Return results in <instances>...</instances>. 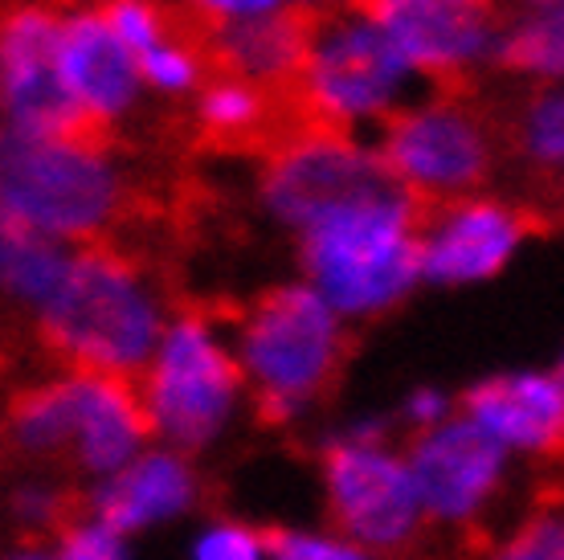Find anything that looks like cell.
<instances>
[{
    "label": "cell",
    "mask_w": 564,
    "mask_h": 560,
    "mask_svg": "<svg viewBox=\"0 0 564 560\" xmlns=\"http://www.w3.org/2000/svg\"><path fill=\"white\" fill-rule=\"evenodd\" d=\"M4 560H57V552H54V540H17L9 552H4Z\"/></svg>",
    "instance_id": "f546056e"
},
{
    "label": "cell",
    "mask_w": 564,
    "mask_h": 560,
    "mask_svg": "<svg viewBox=\"0 0 564 560\" xmlns=\"http://www.w3.org/2000/svg\"><path fill=\"white\" fill-rule=\"evenodd\" d=\"M176 308L140 254L115 241L78 246L54 299L33 315V340L54 368L135 380Z\"/></svg>",
    "instance_id": "6da1fadb"
},
{
    "label": "cell",
    "mask_w": 564,
    "mask_h": 560,
    "mask_svg": "<svg viewBox=\"0 0 564 560\" xmlns=\"http://www.w3.org/2000/svg\"><path fill=\"white\" fill-rule=\"evenodd\" d=\"M410 71L393 37L368 21L352 0H339L324 4L315 17L295 95L315 123L348 131L360 119H393Z\"/></svg>",
    "instance_id": "9c48e42d"
},
{
    "label": "cell",
    "mask_w": 564,
    "mask_h": 560,
    "mask_svg": "<svg viewBox=\"0 0 564 560\" xmlns=\"http://www.w3.org/2000/svg\"><path fill=\"white\" fill-rule=\"evenodd\" d=\"M4 225H21L66 246H99L140 209L111 143L21 140L4 136Z\"/></svg>",
    "instance_id": "52a82bcc"
},
{
    "label": "cell",
    "mask_w": 564,
    "mask_h": 560,
    "mask_svg": "<svg viewBox=\"0 0 564 560\" xmlns=\"http://www.w3.org/2000/svg\"><path fill=\"white\" fill-rule=\"evenodd\" d=\"M99 13L107 17V25L123 37L131 54L143 57L169 42V21H164V4L155 0H102Z\"/></svg>",
    "instance_id": "484cf974"
},
{
    "label": "cell",
    "mask_w": 564,
    "mask_h": 560,
    "mask_svg": "<svg viewBox=\"0 0 564 560\" xmlns=\"http://www.w3.org/2000/svg\"><path fill=\"white\" fill-rule=\"evenodd\" d=\"M128 536H119L111 524H102L99 516L90 511H78V516L54 536V552L57 560H135L131 557Z\"/></svg>",
    "instance_id": "d4e9b609"
},
{
    "label": "cell",
    "mask_w": 564,
    "mask_h": 560,
    "mask_svg": "<svg viewBox=\"0 0 564 560\" xmlns=\"http://www.w3.org/2000/svg\"><path fill=\"white\" fill-rule=\"evenodd\" d=\"M516 9V13H523V21L528 17H549V13H561L564 0H499V9Z\"/></svg>",
    "instance_id": "4dcf8cb0"
},
{
    "label": "cell",
    "mask_w": 564,
    "mask_h": 560,
    "mask_svg": "<svg viewBox=\"0 0 564 560\" xmlns=\"http://www.w3.org/2000/svg\"><path fill=\"white\" fill-rule=\"evenodd\" d=\"M540 229L536 209L491 196H463L434 205L422 234V274L437 287L487 282L508 267L520 241Z\"/></svg>",
    "instance_id": "9a60e30c"
},
{
    "label": "cell",
    "mask_w": 564,
    "mask_h": 560,
    "mask_svg": "<svg viewBox=\"0 0 564 560\" xmlns=\"http://www.w3.org/2000/svg\"><path fill=\"white\" fill-rule=\"evenodd\" d=\"M66 21L54 4L21 0L4 17V111L21 140L111 143V127L86 115L62 83Z\"/></svg>",
    "instance_id": "8fae6325"
},
{
    "label": "cell",
    "mask_w": 564,
    "mask_h": 560,
    "mask_svg": "<svg viewBox=\"0 0 564 560\" xmlns=\"http://www.w3.org/2000/svg\"><path fill=\"white\" fill-rule=\"evenodd\" d=\"M62 83L74 103L99 123L111 127L119 115H128L140 98L143 71L123 37L107 25L99 9L74 13L62 33Z\"/></svg>",
    "instance_id": "e0dca14e"
},
{
    "label": "cell",
    "mask_w": 564,
    "mask_h": 560,
    "mask_svg": "<svg viewBox=\"0 0 564 560\" xmlns=\"http://www.w3.org/2000/svg\"><path fill=\"white\" fill-rule=\"evenodd\" d=\"M83 511V491L57 471H25L9 487V516L25 540H54Z\"/></svg>",
    "instance_id": "ffe728a7"
},
{
    "label": "cell",
    "mask_w": 564,
    "mask_h": 560,
    "mask_svg": "<svg viewBox=\"0 0 564 560\" xmlns=\"http://www.w3.org/2000/svg\"><path fill=\"white\" fill-rule=\"evenodd\" d=\"M397 189L381 152L352 140V131L311 123L262 160V205L299 234L311 222L365 196Z\"/></svg>",
    "instance_id": "30bf717a"
},
{
    "label": "cell",
    "mask_w": 564,
    "mask_h": 560,
    "mask_svg": "<svg viewBox=\"0 0 564 560\" xmlns=\"http://www.w3.org/2000/svg\"><path fill=\"white\" fill-rule=\"evenodd\" d=\"M556 377L564 380V352H561V360H556Z\"/></svg>",
    "instance_id": "d6a6232c"
},
{
    "label": "cell",
    "mask_w": 564,
    "mask_h": 560,
    "mask_svg": "<svg viewBox=\"0 0 564 560\" xmlns=\"http://www.w3.org/2000/svg\"><path fill=\"white\" fill-rule=\"evenodd\" d=\"M503 131L470 90H442L430 103L384 119L381 155L393 181L425 205H451L495 176Z\"/></svg>",
    "instance_id": "ba28073f"
},
{
    "label": "cell",
    "mask_w": 564,
    "mask_h": 560,
    "mask_svg": "<svg viewBox=\"0 0 564 560\" xmlns=\"http://www.w3.org/2000/svg\"><path fill=\"white\" fill-rule=\"evenodd\" d=\"M4 438L25 471H57L83 483V491L123 471L155 442L135 380L83 368H50L17 385Z\"/></svg>",
    "instance_id": "7a4b0ae2"
},
{
    "label": "cell",
    "mask_w": 564,
    "mask_h": 560,
    "mask_svg": "<svg viewBox=\"0 0 564 560\" xmlns=\"http://www.w3.org/2000/svg\"><path fill=\"white\" fill-rule=\"evenodd\" d=\"M495 119L503 131V148L544 184L540 209L564 213V189L556 184V172L564 169V83L528 86L516 107L495 111Z\"/></svg>",
    "instance_id": "ac0fdd59"
},
{
    "label": "cell",
    "mask_w": 564,
    "mask_h": 560,
    "mask_svg": "<svg viewBox=\"0 0 564 560\" xmlns=\"http://www.w3.org/2000/svg\"><path fill=\"white\" fill-rule=\"evenodd\" d=\"M430 209L401 184L311 222L299 234L303 282H311L348 323L389 315L422 274V234Z\"/></svg>",
    "instance_id": "277c9868"
},
{
    "label": "cell",
    "mask_w": 564,
    "mask_h": 560,
    "mask_svg": "<svg viewBox=\"0 0 564 560\" xmlns=\"http://www.w3.org/2000/svg\"><path fill=\"white\" fill-rule=\"evenodd\" d=\"M315 487L324 524L389 560L413 557L434 532L393 413H356L324 430Z\"/></svg>",
    "instance_id": "5b68a950"
},
{
    "label": "cell",
    "mask_w": 564,
    "mask_h": 560,
    "mask_svg": "<svg viewBox=\"0 0 564 560\" xmlns=\"http://www.w3.org/2000/svg\"><path fill=\"white\" fill-rule=\"evenodd\" d=\"M70 262L74 246H66V241H54L45 234L21 229V225H4V234H0V279H4L9 299L29 320L54 299Z\"/></svg>",
    "instance_id": "d6986e66"
},
{
    "label": "cell",
    "mask_w": 564,
    "mask_h": 560,
    "mask_svg": "<svg viewBox=\"0 0 564 560\" xmlns=\"http://www.w3.org/2000/svg\"><path fill=\"white\" fill-rule=\"evenodd\" d=\"M188 9L213 17V21H250L279 9V0H184Z\"/></svg>",
    "instance_id": "f1b7e54d"
},
{
    "label": "cell",
    "mask_w": 564,
    "mask_h": 560,
    "mask_svg": "<svg viewBox=\"0 0 564 560\" xmlns=\"http://www.w3.org/2000/svg\"><path fill=\"white\" fill-rule=\"evenodd\" d=\"M135 389L155 442L193 459L226 446L241 418L254 413L229 323L205 308H176Z\"/></svg>",
    "instance_id": "8992f818"
},
{
    "label": "cell",
    "mask_w": 564,
    "mask_h": 560,
    "mask_svg": "<svg viewBox=\"0 0 564 560\" xmlns=\"http://www.w3.org/2000/svg\"><path fill=\"white\" fill-rule=\"evenodd\" d=\"M200 504H205L200 459L164 442H152L123 471L83 491V511L99 516L128 540L200 519Z\"/></svg>",
    "instance_id": "5bb4252c"
},
{
    "label": "cell",
    "mask_w": 564,
    "mask_h": 560,
    "mask_svg": "<svg viewBox=\"0 0 564 560\" xmlns=\"http://www.w3.org/2000/svg\"><path fill=\"white\" fill-rule=\"evenodd\" d=\"M479 560H564V504H536L487 536Z\"/></svg>",
    "instance_id": "7402d4cb"
},
{
    "label": "cell",
    "mask_w": 564,
    "mask_h": 560,
    "mask_svg": "<svg viewBox=\"0 0 564 560\" xmlns=\"http://www.w3.org/2000/svg\"><path fill=\"white\" fill-rule=\"evenodd\" d=\"M495 62L511 74H532L544 83H564V9L549 17H528L503 33Z\"/></svg>",
    "instance_id": "44dd1931"
},
{
    "label": "cell",
    "mask_w": 564,
    "mask_h": 560,
    "mask_svg": "<svg viewBox=\"0 0 564 560\" xmlns=\"http://www.w3.org/2000/svg\"><path fill=\"white\" fill-rule=\"evenodd\" d=\"M458 413L516 463L564 459V380L556 368H508L466 385Z\"/></svg>",
    "instance_id": "2e32d148"
},
{
    "label": "cell",
    "mask_w": 564,
    "mask_h": 560,
    "mask_svg": "<svg viewBox=\"0 0 564 560\" xmlns=\"http://www.w3.org/2000/svg\"><path fill=\"white\" fill-rule=\"evenodd\" d=\"M274 528L234 511H213L193 524L184 540V560H270Z\"/></svg>",
    "instance_id": "603a6c76"
},
{
    "label": "cell",
    "mask_w": 564,
    "mask_h": 560,
    "mask_svg": "<svg viewBox=\"0 0 564 560\" xmlns=\"http://www.w3.org/2000/svg\"><path fill=\"white\" fill-rule=\"evenodd\" d=\"M442 90H470V71L495 54L499 0H352Z\"/></svg>",
    "instance_id": "4fadbf2b"
},
{
    "label": "cell",
    "mask_w": 564,
    "mask_h": 560,
    "mask_svg": "<svg viewBox=\"0 0 564 560\" xmlns=\"http://www.w3.org/2000/svg\"><path fill=\"white\" fill-rule=\"evenodd\" d=\"M140 71H143V83H152L155 90H169V95H184V90H193V86H200V78H205V62H200L188 45L181 42H164L160 50H152V54L140 57Z\"/></svg>",
    "instance_id": "4316f807"
},
{
    "label": "cell",
    "mask_w": 564,
    "mask_h": 560,
    "mask_svg": "<svg viewBox=\"0 0 564 560\" xmlns=\"http://www.w3.org/2000/svg\"><path fill=\"white\" fill-rule=\"evenodd\" d=\"M393 418H397L401 438L425 434V430L446 426L451 418H458V397H454L451 389H437V385H413V389L401 397V406L393 409Z\"/></svg>",
    "instance_id": "83f0119b"
},
{
    "label": "cell",
    "mask_w": 564,
    "mask_h": 560,
    "mask_svg": "<svg viewBox=\"0 0 564 560\" xmlns=\"http://www.w3.org/2000/svg\"><path fill=\"white\" fill-rule=\"evenodd\" d=\"M254 413L267 426H299L315 418L336 392L352 336L311 282H279L258 291L229 320Z\"/></svg>",
    "instance_id": "3957f363"
},
{
    "label": "cell",
    "mask_w": 564,
    "mask_h": 560,
    "mask_svg": "<svg viewBox=\"0 0 564 560\" xmlns=\"http://www.w3.org/2000/svg\"><path fill=\"white\" fill-rule=\"evenodd\" d=\"M413 483L422 491L425 516L434 532H479L503 507L516 478V459H508L463 413L446 426L405 438Z\"/></svg>",
    "instance_id": "7c38bea8"
},
{
    "label": "cell",
    "mask_w": 564,
    "mask_h": 560,
    "mask_svg": "<svg viewBox=\"0 0 564 560\" xmlns=\"http://www.w3.org/2000/svg\"><path fill=\"white\" fill-rule=\"evenodd\" d=\"M270 560H389L332 524H282L274 528Z\"/></svg>",
    "instance_id": "cb8c5ba5"
},
{
    "label": "cell",
    "mask_w": 564,
    "mask_h": 560,
    "mask_svg": "<svg viewBox=\"0 0 564 560\" xmlns=\"http://www.w3.org/2000/svg\"><path fill=\"white\" fill-rule=\"evenodd\" d=\"M295 4H311V9H324V4H339V0H295Z\"/></svg>",
    "instance_id": "1f68e13d"
}]
</instances>
